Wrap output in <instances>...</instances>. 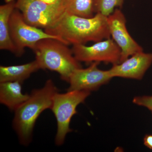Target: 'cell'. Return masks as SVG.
<instances>
[{
	"label": "cell",
	"mask_w": 152,
	"mask_h": 152,
	"mask_svg": "<svg viewBox=\"0 0 152 152\" xmlns=\"http://www.w3.org/2000/svg\"><path fill=\"white\" fill-rule=\"evenodd\" d=\"M22 84L19 82L0 83V102L10 110L15 111L29 97L22 92Z\"/></svg>",
	"instance_id": "8fae6325"
},
{
	"label": "cell",
	"mask_w": 152,
	"mask_h": 152,
	"mask_svg": "<svg viewBox=\"0 0 152 152\" xmlns=\"http://www.w3.org/2000/svg\"><path fill=\"white\" fill-rule=\"evenodd\" d=\"M58 92L53 81L48 80L42 88L33 90L28 99L15 111L13 127L22 145H28L31 141L36 121L43 112L50 109Z\"/></svg>",
	"instance_id": "7a4b0ae2"
},
{
	"label": "cell",
	"mask_w": 152,
	"mask_h": 152,
	"mask_svg": "<svg viewBox=\"0 0 152 152\" xmlns=\"http://www.w3.org/2000/svg\"><path fill=\"white\" fill-rule=\"evenodd\" d=\"M68 46L58 40L45 39L38 42L33 50L41 69L56 72L67 82L75 70L82 67Z\"/></svg>",
	"instance_id": "3957f363"
},
{
	"label": "cell",
	"mask_w": 152,
	"mask_h": 152,
	"mask_svg": "<svg viewBox=\"0 0 152 152\" xmlns=\"http://www.w3.org/2000/svg\"><path fill=\"white\" fill-rule=\"evenodd\" d=\"M10 30L11 38L16 48L15 56L18 57L23 56L25 48L33 50L37 43L44 39H56L66 44L61 38L49 34L42 29L28 24L21 12L16 8L10 18Z\"/></svg>",
	"instance_id": "5b68a950"
},
{
	"label": "cell",
	"mask_w": 152,
	"mask_h": 152,
	"mask_svg": "<svg viewBox=\"0 0 152 152\" xmlns=\"http://www.w3.org/2000/svg\"><path fill=\"white\" fill-rule=\"evenodd\" d=\"M152 64V53L138 52L109 70L112 77L141 80Z\"/></svg>",
	"instance_id": "30bf717a"
},
{
	"label": "cell",
	"mask_w": 152,
	"mask_h": 152,
	"mask_svg": "<svg viewBox=\"0 0 152 152\" xmlns=\"http://www.w3.org/2000/svg\"><path fill=\"white\" fill-rule=\"evenodd\" d=\"M15 8L28 24L44 30L53 26L65 13L61 0L52 5L40 0H16Z\"/></svg>",
	"instance_id": "8992f818"
},
{
	"label": "cell",
	"mask_w": 152,
	"mask_h": 152,
	"mask_svg": "<svg viewBox=\"0 0 152 152\" xmlns=\"http://www.w3.org/2000/svg\"><path fill=\"white\" fill-rule=\"evenodd\" d=\"M40 1L47 4L52 5H55L58 3L60 0H40Z\"/></svg>",
	"instance_id": "ac0fdd59"
},
{
	"label": "cell",
	"mask_w": 152,
	"mask_h": 152,
	"mask_svg": "<svg viewBox=\"0 0 152 152\" xmlns=\"http://www.w3.org/2000/svg\"><path fill=\"white\" fill-rule=\"evenodd\" d=\"M72 50L74 56L79 62H102L113 65L121 62V49L110 38L95 42L90 46L83 44L73 45Z\"/></svg>",
	"instance_id": "52a82bcc"
},
{
	"label": "cell",
	"mask_w": 152,
	"mask_h": 152,
	"mask_svg": "<svg viewBox=\"0 0 152 152\" xmlns=\"http://www.w3.org/2000/svg\"><path fill=\"white\" fill-rule=\"evenodd\" d=\"M144 144L146 147L152 150V135L147 134L144 138Z\"/></svg>",
	"instance_id": "e0dca14e"
},
{
	"label": "cell",
	"mask_w": 152,
	"mask_h": 152,
	"mask_svg": "<svg viewBox=\"0 0 152 152\" xmlns=\"http://www.w3.org/2000/svg\"><path fill=\"white\" fill-rule=\"evenodd\" d=\"M124 0H93L94 13L108 17L113 13L115 8L122 7Z\"/></svg>",
	"instance_id": "9a60e30c"
},
{
	"label": "cell",
	"mask_w": 152,
	"mask_h": 152,
	"mask_svg": "<svg viewBox=\"0 0 152 152\" xmlns=\"http://www.w3.org/2000/svg\"><path fill=\"white\" fill-rule=\"evenodd\" d=\"M65 12L84 18L94 16L93 0H61Z\"/></svg>",
	"instance_id": "5bb4252c"
},
{
	"label": "cell",
	"mask_w": 152,
	"mask_h": 152,
	"mask_svg": "<svg viewBox=\"0 0 152 152\" xmlns=\"http://www.w3.org/2000/svg\"><path fill=\"white\" fill-rule=\"evenodd\" d=\"M41 69L37 60L19 65L0 66V83L19 82L23 83L34 73Z\"/></svg>",
	"instance_id": "4fadbf2b"
},
{
	"label": "cell",
	"mask_w": 152,
	"mask_h": 152,
	"mask_svg": "<svg viewBox=\"0 0 152 152\" xmlns=\"http://www.w3.org/2000/svg\"><path fill=\"white\" fill-rule=\"evenodd\" d=\"M90 94L88 91H69L64 94L58 92L54 96L50 110L57 121L55 143L57 145L64 144L67 134L72 131L70 127L72 118L77 113V106L84 102Z\"/></svg>",
	"instance_id": "277c9868"
},
{
	"label": "cell",
	"mask_w": 152,
	"mask_h": 152,
	"mask_svg": "<svg viewBox=\"0 0 152 152\" xmlns=\"http://www.w3.org/2000/svg\"><path fill=\"white\" fill-rule=\"evenodd\" d=\"M44 30L61 38L68 45L96 42L111 37L107 17L99 13L84 18L65 12L53 26Z\"/></svg>",
	"instance_id": "6da1fadb"
},
{
	"label": "cell",
	"mask_w": 152,
	"mask_h": 152,
	"mask_svg": "<svg viewBox=\"0 0 152 152\" xmlns=\"http://www.w3.org/2000/svg\"><path fill=\"white\" fill-rule=\"evenodd\" d=\"M110 34L121 52V62L143 49L130 34L126 26V20L120 9H116L107 17Z\"/></svg>",
	"instance_id": "ba28073f"
},
{
	"label": "cell",
	"mask_w": 152,
	"mask_h": 152,
	"mask_svg": "<svg viewBox=\"0 0 152 152\" xmlns=\"http://www.w3.org/2000/svg\"><path fill=\"white\" fill-rule=\"evenodd\" d=\"M16 0H5L0 6V49L9 51L15 55L16 48L10 34V18L15 9Z\"/></svg>",
	"instance_id": "7c38bea8"
},
{
	"label": "cell",
	"mask_w": 152,
	"mask_h": 152,
	"mask_svg": "<svg viewBox=\"0 0 152 152\" xmlns=\"http://www.w3.org/2000/svg\"><path fill=\"white\" fill-rule=\"evenodd\" d=\"M100 63H91L86 69L80 68L72 73L68 83L69 86L67 91H92L108 83L112 78L108 70L100 69Z\"/></svg>",
	"instance_id": "9c48e42d"
},
{
	"label": "cell",
	"mask_w": 152,
	"mask_h": 152,
	"mask_svg": "<svg viewBox=\"0 0 152 152\" xmlns=\"http://www.w3.org/2000/svg\"><path fill=\"white\" fill-rule=\"evenodd\" d=\"M152 114V112H151Z\"/></svg>",
	"instance_id": "d6986e66"
},
{
	"label": "cell",
	"mask_w": 152,
	"mask_h": 152,
	"mask_svg": "<svg viewBox=\"0 0 152 152\" xmlns=\"http://www.w3.org/2000/svg\"><path fill=\"white\" fill-rule=\"evenodd\" d=\"M133 102L137 105L147 108L152 112V96L135 97L133 99Z\"/></svg>",
	"instance_id": "2e32d148"
}]
</instances>
